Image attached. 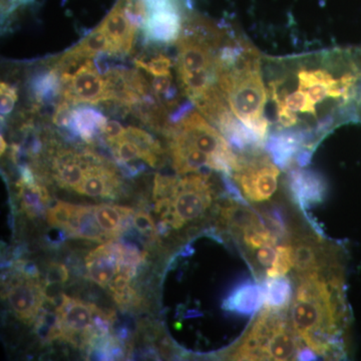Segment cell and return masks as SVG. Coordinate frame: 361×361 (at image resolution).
<instances>
[{"label": "cell", "instance_id": "1", "mask_svg": "<svg viewBox=\"0 0 361 361\" xmlns=\"http://www.w3.org/2000/svg\"><path fill=\"white\" fill-rule=\"evenodd\" d=\"M263 66L270 133L293 135L313 154L337 128L356 123L361 47L266 58Z\"/></svg>", "mask_w": 361, "mask_h": 361}, {"label": "cell", "instance_id": "2", "mask_svg": "<svg viewBox=\"0 0 361 361\" xmlns=\"http://www.w3.org/2000/svg\"><path fill=\"white\" fill-rule=\"evenodd\" d=\"M349 318L341 263L298 275L290 319L304 345L317 356L342 357Z\"/></svg>", "mask_w": 361, "mask_h": 361}, {"label": "cell", "instance_id": "3", "mask_svg": "<svg viewBox=\"0 0 361 361\" xmlns=\"http://www.w3.org/2000/svg\"><path fill=\"white\" fill-rule=\"evenodd\" d=\"M262 58L250 42L231 35L218 51V84L233 115L266 142L270 123Z\"/></svg>", "mask_w": 361, "mask_h": 361}, {"label": "cell", "instance_id": "4", "mask_svg": "<svg viewBox=\"0 0 361 361\" xmlns=\"http://www.w3.org/2000/svg\"><path fill=\"white\" fill-rule=\"evenodd\" d=\"M302 342L287 310L265 307L231 355L235 360H293Z\"/></svg>", "mask_w": 361, "mask_h": 361}, {"label": "cell", "instance_id": "5", "mask_svg": "<svg viewBox=\"0 0 361 361\" xmlns=\"http://www.w3.org/2000/svg\"><path fill=\"white\" fill-rule=\"evenodd\" d=\"M171 141L198 149L213 161L214 171L232 176L238 155L219 130L207 122L194 110L188 114L170 130Z\"/></svg>", "mask_w": 361, "mask_h": 361}, {"label": "cell", "instance_id": "6", "mask_svg": "<svg viewBox=\"0 0 361 361\" xmlns=\"http://www.w3.org/2000/svg\"><path fill=\"white\" fill-rule=\"evenodd\" d=\"M170 198V212L161 220L171 228L182 229L189 223L201 220L213 205L214 189L210 174L196 173L178 179Z\"/></svg>", "mask_w": 361, "mask_h": 361}, {"label": "cell", "instance_id": "7", "mask_svg": "<svg viewBox=\"0 0 361 361\" xmlns=\"http://www.w3.org/2000/svg\"><path fill=\"white\" fill-rule=\"evenodd\" d=\"M279 176L278 166L263 149L240 154L238 165L232 173L244 198L255 203L270 200L274 196Z\"/></svg>", "mask_w": 361, "mask_h": 361}, {"label": "cell", "instance_id": "8", "mask_svg": "<svg viewBox=\"0 0 361 361\" xmlns=\"http://www.w3.org/2000/svg\"><path fill=\"white\" fill-rule=\"evenodd\" d=\"M94 308V304L63 294L56 310L61 320V339L75 346L90 345L97 338L92 329Z\"/></svg>", "mask_w": 361, "mask_h": 361}, {"label": "cell", "instance_id": "9", "mask_svg": "<svg viewBox=\"0 0 361 361\" xmlns=\"http://www.w3.org/2000/svg\"><path fill=\"white\" fill-rule=\"evenodd\" d=\"M97 66L90 59L85 61L75 73H61L63 97L68 103L97 104L110 101L106 80L99 75Z\"/></svg>", "mask_w": 361, "mask_h": 361}, {"label": "cell", "instance_id": "10", "mask_svg": "<svg viewBox=\"0 0 361 361\" xmlns=\"http://www.w3.org/2000/svg\"><path fill=\"white\" fill-rule=\"evenodd\" d=\"M293 247L294 269L297 275L305 274L341 263L339 252L329 248L312 237L298 236L290 242Z\"/></svg>", "mask_w": 361, "mask_h": 361}, {"label": "cell", "instance_id": "11", "mask_svg": "<svg viewBox=\"0 0 361 361\" xmlns=\"http://www.w3.org/2000/svg\"><path fill=\"white\" fill-rule=\"evenodd\" d=\"M6 297L16 315L27 324L37 320L45 300L44 287L37 279L23 275L20 280L9 287Z\"/></svg>", "mask_w": 361, "mask_h": 361}, {"label": "cell", "instance_id": "12", "mask_svg": "<svg viewBox=\"0 0 361 361\" xmlns=\"http://www.w3.org/2000/svg\"><path fill=\"white\" fill-rule=\"evenodd\" d=\"M180 0H175L167 6L149 11L145 25V35L151 42L169 44L179 39L184 18Z\"/></svg>", "mask_w": 361, "mask_h": 361}, {"label": "cell", "instance_id": "13", "mask_svg": "<svg viewBox=\"0 0 361 361\" xmlns=\"http://www.w3.org/2000/svg\"><path fill=\"white\" fill-rule=\"evenodd\" d=\"M287 186L303 210L320 203L326 196V180L315 171L291 169L287 176Z\"/></svg>", "mask_w": 361, "mask_h": 361}, {"label": "cell", "instance_id": "14", "mask_svg": "<svg viewBox=\"0 0 361 361\" xmlns=\"http://www.w3.org/2000/svg\"><path fill=\"white\" fill-rule=\"evenodd\" d=\"M85 268L92 281L102 287L110 285L121 272L120 244L109 243L97 247L85 258Z\"/></svg>", "mask_w": 361, "mask_h": 361}, {"label": "cell", "instance_id": "15", "mask_svg": "<svg viewBox=\"0 0 361 361\" xmlns=\"http://www.w3.org/2000/svg\"><path fill=\"white\" fill-rule=\"evenodd\" d=\"M101 27L110 42L111 54H129L137 28L128 20L118 2L101 23Z\"/></svg>", "mask_w": 361, "mask_h": 361}, {"label": "cell", "instance_id": "16", "mask_svg": "<svg viewBox=\"0 0 361 361\" xmlns=\"http://www.w3.org/2000/svg\"><path fill=\"white\" fill-rule=\"evenodd\" d=\"M118 187V179L115 170L99 164L97 160L87 168L82 185L75 192L89 197L114 198Z\"/></svg>", "mask_w": 361, "mask_h": 361}, {"label": "cell", "instance_id": "17", "mask_svg": "<svg viewBox=\"0 0 361 361\" xmlns=\"http://www.w3.org/2000/svg\"><path fill=\"white\" fill-rule=\"evenodd\" d=\"M97 160L99 158L96 156H80L63 152L54 161V178L59 186L77 191L84 180L85 170Z\"/></svg>", "mask_w": 361, "mask_h": 361}, {"label": "cell", "instance_id": "18", "mask_svg": "<svg viewBox=\"0 0 361 361\" xmlns=\"http://www.w3.org/2000/svg\"><path fill=\"white\" fill-rule=\"evenodd\" d=\"M262 285L246 281L234 289L223 303V308L241 315H252L264 304Z\"/></svg>", "mask_w": 361, "mask_h": 361}, {"label": "cell", "instance_id": "19", "mask_svg": "<svg viewBox=\"0 0 361 361\" xmlns=\"http://www.w3.org/2000/svg\"><path fill=\"white\" fill-rule=\"evenodd\" d=\"M92 207L99 225L111 241L118 238L129 227L130 221L133 222V217L135 215L134 210L129 207L106 204Z\"/></svg>", "mask_w": 361, "mask_h": 361}, {"label": "cell", "instance_id": "20", "mask_svg": "<svg viewBox=\"0 0 361 361\" xmlns=\"http://www.w3.org/2000/svg\"><path fill=\"white\" fill-rule=\"evenodd\" d=\"M108 123L106 116L94 109L85 106L73 110L71 123L68 129L80 135L85 142H92L99 130H103Z\"/></svg>", "mask_w": 361, "mask_h": 361}, {"label": "cell", "instance_id": "21", "mask_svg": "<svg viewBox=\"0 0 361 361\" xmlns=\"http://www.w3.org/2000/svg\"><path fill=\"white\" fill-rule=\"evenodd\" d=\"M71 236L99 242V243L111 242L108 235L99 225L92 206H78L75 224H73Z\"/></svg>", "mask_w": 361, "mask_h": 361}, {"label": "cell", "instance_id": "22", "mask_svg": "<svg viewBox=\"0 0 361 361\" xmlns=\"http://www.w3.org/2000/svg\"><path fill=\"white\" fill-rule=\"evenodd\" d=\"M18 192H20V205L30 217H39L44 213L45 207L49 201V195L47 190L37 182L32 184L23 182L18 183Z\"/></svg>", "mask_w": 361, "mask_h": 361}, {"label": "cell", "instance_id": "23", "mask_svg": "<svg viewBox=\"0 0 361 361\" xmlns=\"http://www.w3.org/2000/svg\"><path fill=\"white\" fill-rule=\"evenodd\" d=\"M262 286L265 307L287 310L293 297V287L288 278H267Z\"/></svg>", "mask_w": 361, "mask_h": 361}, {"label": "cell", "instance_id": "24", "mask_svg": "<svg viewBox=\"0 0 361 361\" xmlns=\"http://www.w3.org/2000/svg\"><path fill=\"white\" fill-rule=\"evenodd\" d=\"M103 52L111 54V44L103 28L99 25L87 35L77 47H73L66 54L73 58L82 59L94 58L97 54Z\"/></svg>", "mask_w": 361, "mask_h": 361}, {"label": "cell", "instance_id": "25", "mask_svg": "<svg viewBox=\"0 0 361 361\" xmlns=\"http://www.w3.org/2000/svg\"><path fill=\"white\" fill-rule=\"evenodd\" d=\"M61 87L63 84L58 68L37 75L32 82L33 94L40 103H51L61 92Z\"/></svg>", "mask_w": 361, "mask_h": 361}, {"label": "cell", "instance_id": "26", "mask_svg": "<svg viewBox=\"0 0 361 361\" xmlns=\"http://www.w3.org/2000/svg\"><path fill=\"white\" fill-rule=\"evenodd\" d=\"M78 206L66 202H58L47 211V223L56 229L65 230L68 235L73 232Z\"/></svg>", "mask_w": 361, "mask_h": 361}, {"label": "cell", "instance_id": "27", "mask_svg": "<svg viewBox=\"0 0 361 361\" xmlns=\"http://www.w3.org/2000/svg\"><path fill=\"white\" fill-rule=\"evenodd\" d=\"M35 331L44 342L61 339V320L56 311L40 310L35 320Z\"/></svg>", "mask_w": 361, "mask_h": 361}, {"label": "cell", "instance_id": "28", "mask_svg": "<svg viewBox=\"0 0 361 361\" xmlns=\"http://www.w3.org/2000/svg\"><path fill=\"white\" fill-rule=\"evenodd\" d=\"M294 267L293 247L291 243L278 245L276 257L273 264L266 270V277H283Z\"/></svg>", "mask_w": 361, "mask_h": 361}, {"label": "cell", "instance_id": "29", "mask_svg": "<svg viewBox=\"0 0 361 361\" xmlns=\"http://www.w3.org/2000/svg\"><path fill=\"white\" fill-rule=\"evenodd\" d=\"M118 4L135 28L142 27L146 25L149 11L145 0H118Z\"/></svg>", "mask_w": 361, "mask_h": 361}, {"label": "cell", "instance_id": "30", "mask_svg": "<svg viewBox=\"0 0 361 361\" xmlns=\"http://www.w3.org/2000/svg\"><path fill=\"white\" fill-rule=\"evenodd\" d=\"M110 145L118 163H128V161L137 160V159L142 160L141 148L137 146V142L130 140L127 135L118 141L110 142Z\"/></svg>", "mask_w": 361, "mask_h": 361}, {"label": "cell", "instance_id": "31", "mask_svg": "<svg viewBox=\"0 0 361 361\" xmlns=\"http://www.w3.org/2000/svg\"><path fill=\"white\" fill-rule=\"evenodd\" d=\"M146 258V253L135 246L120 244L121 271L128 273L132 277L137 274V268Z\"/></svg>", "mask_w": 361, "mask_h": 361}, {"label": "cell", "instance_id": "32", "mask_svg": "<svg viewBox=\"0 0 361 361\" xmlns=\"http://www.w3.org/2000/svg\"><path fill=\"white\" fill-rule=\"evenodd\" d=\"M135 66L142 68V70L149 73L154 77H161V75H171V68H172V61L167 56L160 54L157 58L151 59L149 63H145L144 61H135Z\"/></svg>", "mask_w": 361, "mask_h": 361}, {"label": "cell", "instance_id": "33", "mask_svg": "<svg viewBox=\"0 0 361 361\" xmlns=\"http://www.w3.org/2000/svg\"><path fill=\"white\" fill-rule=\"evenodd\" d=\"M133 225L137 231L141 233L142 236L147 237V238L155 240L158 236V228H157L153 218L144 211L135 213L134 217H133Z\"/></svg>", "mask_w": 361, "mask_h": 361}, {"label": "cell", "instance_id": "34", "mask_svg": "<svg viewBox=\"0 0 361 361\" xmlns=\"http://www.w3.org/2000/svg\"><path fill=\"white\" fill-rule=\"evenodd\" d=\"M70 277L68 269L66 265L58 262H51L47 265V272H45L44 284L47 286L49 285H59L66 283Z\"/></svg>", "mask_w": 361, "mask_h": 361}, {"label": "cell", "instance_id": "35", "mask_svg": "<svg viewBox=\"0 0 361 361\" xmlns=\"http://www.w3.org/2000/svg\"><path fill=\"white\" fill-rule=\"evenodd\" d=\"M18 101L16 90L11 85L1 82L0 85V113L1 116L9 115Z\"/></svg>", "mask_w": 361, "mask_h": 361}, {"label": "cell", "instance_id": "36", "mask_svg": "<svg viewBox=\"0 0 361 361\" xmlns=\"http://www.w3.org/2000/svg\"><path fill=\"white\" fill-rule=\"evenodd\" d=\"M172 73L168 75H161V77H156L153 80L154 90L158 96H164L170 103L176 99L177 90L172 85Z\"/></svg>", "mask_w": 361, "mask_h": 361}, {"label": "cell", "instance_id": "37", "mask_svg": "<svg viewBox=\"0 0 361 361\" xmlns=\"http://www.w3.org/2000/svg\"><path fill=\"white\" fill-rule=\"evenodd\" d=\"M176 178L164 177L161 175H157L155 178V186H154V200L157 201L161 198H170L172 196L176 183Z\"/></svg>", "mask_w": 361, "mask_h": 361}, {"label": "cell", "instance_id": "38", "mask_svg": "<svg viewBox=\"0 0 361 361\" xmlns=\"http://www.w3.org/2000/svg\"><path fill=\"white\" fill-rule=\"evenodd\" d=\"M71 116H73V110H71V103L63 99L54 111L52 122L58 127L68 128L71 123Z\"/></svg>", "mask_w": 361, "mask_h": 361}, {"label": "cell", "instance_id": "39", "mask_svg": "<svg viewBox=\"0 0 361 361\" xmlns=\"http://www.w3.org/2000/svg\"><path fill=\"white\" fill-rule=\"evenodd\" d=\"M114 300L120 307L137 305L140 302V298L132 287L129 286L125 290L111 294Z\"/></svg>", "mask_w": 361, "mask_h": 361}, {"label": "cell", "instance_id": "40", "mask_svg": "<svg viewBox=\"0 0 361 361\" xmlns=\"http://www.w3.org/2000/svg\"><path fill=\"white\" fill-rule=\"evenodd\" d=\"M102 132L106 135L109 142L118 141L127 134V130L123 129V126L116 121H108Z\"/></svg>", "mask_w": 361, "mask_h": 361}, {"label": "cell", "instance_id": "41", "mask_svg": "<svg viewBox=\"0 0 361 361\" xmlns=\"http://www.w3.org/2000/svg\"><path fill=\"white\" fill-rule=\"evenodd\" d=\"M16 269L20 271L23 276L32 278V279H39V271L35 263L27 262V261H20L16 264Z\"/></svg>", "mask_w": 361, "mask_h": 361}, {"label": "cell", "instance_id": "42", "mask_svg": "<svg viewBox=\"0 0 361 361\" xmlns=\"http://www.w3.org/2000/svg\"><path fill=\"white\" fill-rule=\"evenodd\" d=\"M356 123H361V92L360 99H358L357 106H356Z\"/></svg>", "mask_w": 361, "mask_h": 361}, {"label": "cell", "instance_id": "43", "mask_svg": "<svg viewBox=\"0 0 361 361\" xmlns=\"http://www.w3.org/2000/svg\"><path fill=\"white\" fill-rule=\"evenodd\" d=\"M0 142H1V149H0V151H1V155H4V151H6V144L2 135L1 137H0Z\"/></svg>", "mask_w": 361, "mask_h": 361}, {"label": "cell", "instance_id": "44", "mask_svg": "<svg viewBox=\"0 0 361 361\" xmlns=\"http://www.w3.org/2000/svg\"><path fill=\"white\" fill-rule=\"evenodd\" d=\"M145 1H146V4H147V2L152 1V0H145Z\"/></svg>", "mask_w": 361, "mask_h": 361}]
</instances>
